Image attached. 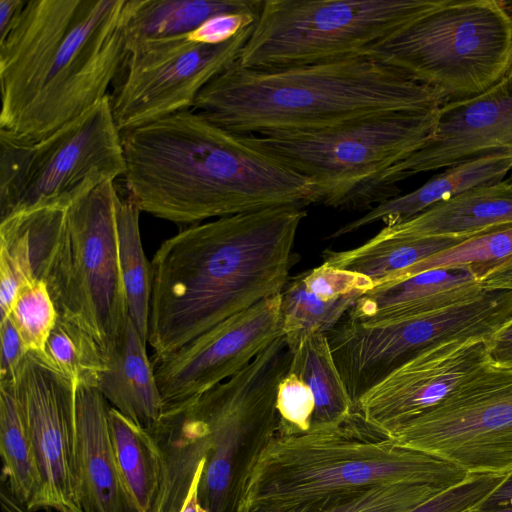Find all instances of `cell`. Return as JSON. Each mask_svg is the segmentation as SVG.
Instances as JSON below:
<instances>
[{"label": "cell", "mask_w": 512, "mask_h": 512, "mask_svg": "<svg viewBox=\"0 0 512 512\" xmlns=\"http://www.w3.org/2000/svg\"><path fill=\"white\" fill-rule=\"evenodd\" d=\"M306 216L301 206L271 207L190 225L166 239L150 263L153 361L280 294Z\"/></svg>", "instance_id": "6da1fadb"}, {"label": "cell", "mask_w": 512, "mask_h": 512, "mask_svg": "<svg viewBox=\"0 0 512 512\" xmlns=\"http://www.w3.org/2000/svg\"><path fill=\"white\" fill-rule=\"evenodd\" d=\"M127 194L141 212L194 225L318 203L312 183L190 110L121 132Z\"/></svg>", "instance_id": "7a4b0ae2"}, {"label": "cell", "mask_w": 512, "mask_h": 512, "mask_svg": "<svg viewBox=\"0 0 512 512\" xmlns=\"http://www.w3.org/2000/svg\"><path fill=\"white\" fill-rule=\"evenodd\" d=\"M130 0H29L0 40V134L35 142L106 95Z\"/></svg>", "instance_id": "3957f363"}, {"label": "cell", "mask_w": 512, "mask_h": 512, "mask_svg": "<svg viewBox=\"0 0 512 512\" xmlns=\"http://www.w3.org/2000/svg\"><path fill=\"white\" fill-rule=\"evenodd\" d=\"M230 512H317L390 483L449 488L468 473L397 443L355 412L300 430L278 421L258 436Z\"/></svg>", "instance_id": "277c9868"}, {"label": "cell", "mask_w": 512, "mask_h": 512, "mask_svg": "<svg viewBox=\"0 0 512 512\" xmlns=\"http://www.w3.org/2000/svg\"><path fill=\"white\" fill-rule=\"evenodd\" d=\"M443 101L428 87L370 56L272 69L237 61L198 94L193 111L233 134L309 131Z\"/></svg>", "instance_id": "5b68a950"}, {"label": "cell", "mask_w": 512, "mask_h": 512, "mask_svg": "<svg viewBox=\"0 0 512 512\" xmlns=\"http://www.w3.org/2000/svg\"><path fill=\"white\" fill-rule=\"evenodd\" d=\"M440 108L380 113L317 130L242 138L307 178L318 203L369 211L388 200L382 187L386 172L431 139Z\"/></svg>", "instance_id": "8992f818"}, {"label": "cell", "mask_w": 512, "mask_h": 512, "mask_svg": "<svg viewBox=\"0 0 512 512\" xmlns=\"http://www.w3.org/2000/svg\"><path fill=\"white\" fill-rule=\"evenodd\" d=\"M366 56L431 89L443 103L479 95L512 66V12L496 0H437Z\"/></svg>", "instance_id": "52a82bcc"}, {"label": "cell", "mask_w": 512, "mask_h": 512, "mask_svg": "<svg viewBox=\"0 0 512 512\" xmlns=\"http://www.w3.org/2000/svg\"><path fill=\"white\" fill-rule=\"evenodd\" d=\"M437 0H263L238 63L272 69L366 56Z\"/></svg>", "instance_id": "ba28073f"}, {"label": "cell", "mask_w": 512, "mask_h": 512, "mask_svg": "<svg viewBox=\"0 0 512 512\" xmlns=\"http://www.w3.org/2000/svg\"><path fill=\"white\" fill-rule=\"evenodd\" d=\"M124 173L121 131L109 95L38 141L0 134V220L42 207L69 208Z\"/></svg>", "instance_id": "9c48e42d"}, {"label": "cell", "mask_w": 512, "mask_h": 512, "mask_svg": "<svg viewBox=\"0 0 512 512\" xmlns=\"http://www.w3.org/2000/svg\"><path fill=\"white\" fill-rule=\"evenodd\" d=\"M291 358L282 334L229 379L163 411L176 422L196 458H205L198 496L206 512H230L239 445L248 433L278 422L277 392Z\"/></svg>", "instance_id": "30bf717a"}, {"label": "cell", "mask_w": 512, "mask_h": 512, "mask_svg": "<svg viewBox=\"0 0 512 512\" xmlns=\"http://www.w3.org/2000/svg\"><path fill=\"white\" fill-rule=\"evenodd\" d=\"M114 181L67 210V229L47 282L58 317L78 327L109 361L128 314L119 250Z\"/></svg>", "instance_id": "8fae6325"}, {"label": "cell", "mask_w": 512, "mask_h": 512, "mask_svg": "<svg viewBox=\"0 0 512 512\" xmlns=\"http://www.w3.org/2000/svg\"><path fill=\"white\" fill-rule=\"evenodd\" d=\"M511 319L512 290L484 289L468 300L405 320L364 325L344 318L327 337L355 404L423 351L453 340H489Z\"/></svg>", "instance_id": "7c38bea8"}, {"label": "cell", "mask_w": 512, "mask_h": 512, "mask_svg": "<svg viewBox=\"0 0 512 512\" xmlns=\"http://www.w3.org/2000/svg\"><path fill=\"white\" fill-rule=\"evenodd\" d=\"M388 437L468 474L512 470V369L487 364L444 401Z\"/></svg>", "instance_id": "4fadbf2b"}, {"label": "cell", "mask_w": 512, "mask_h": 512, "mask_svg": "<svg viewBox=\"0 0 512 512\" xmlns=\"http://www.w3.org/2000/svg\"><path fill=\"white\" fill-rule=\"evenodd\" d=\"M253 25L219 45L198 43L184 34L127 48L108 93L118 129L192 109L200 91L238 61Z\"/></svg>", "instance_id": "5bb4252c"}, {"label": "cell", "mask_w": 512, "mask_h": 512, "mask_svg": "<svg viewBox=\"0 0 512 512\" xmlns=\"http://www.w3.org/2000/svg\"><path fill=\"white\" fill-rule=\"evenodd\" d=\"M283 334L281 293L264 299L152 361L163 411L229 379Z\"/></svg>", "instance_id": "9a60e30c"}, {"label": "cell", "mask_w": 512, "mask_h": 512, "mask_svg": "<svg viewBox=\"0 0 512 512\" xmlns=\"http://www.w3.org/2000/svg\"><path fill=\"white\" fill-rule=\"evenodd\" d=\"M14 391L41 479V491L32 512H84L74 464L75 384L28 353L14 382Z\"/></svg>", "instance_id": "2e32d148"}, {"label": "cell", "mask_w": 512, "mask_h": 512, "mask_svg": "<svg viewBox=\"0 0 512 512\" xmlns=\"http://www.w3.org/2000/svg\"><path fill=\"white\" fill-rule=\"evenodd\" d=\"M488 340H453L429 348L364 394L354 412L388 435L426 413L489 364Z\"/></svg>", "instance_id": "e0dca14e"}, {"label": "cell", "mask_w": 512, "mask_h": 512, "mask_svg": "<svg viewBox=\"0 0 512 512\" xmlns=\"http://www.w3.org/2000/svg\"><path fill=\"white\" fill-rule=\"evenodd\" d=\"M496 152L512 153V71L487 91L445 102L431 139L389 169L382 180L388 199L397 183L419 173L449 168Z\"/></svg>", "instance_id": "ac0fdd59"}, {"label": "cell", "mask_w": 512, "mask_h": 512, "mask_svg": "<svg viewBox=\"0 0 512 512\" xmlns=\"http://www.w3.org/2000/svg\"><path fill=\"white\" fill-rule=\"evenodd\" d=\"M109 403L92 385H75L74 464L84 512H132L117 469Z\"/></svg>", "instance_id": "d6986e66"}, {"label": "cell", "mask_w": 512, "mask_h": 512, "mask_svg": "<svg viewBox=\"0 0 512 512\" xmlns=\"http://www.w3.org/2000/svg\"><path fill=\"white\" fill-rule=\"evenodd\" d=\"M67 210L42 207L12 214L0 222V316H9L19 288L49 281L67 229Z\"/></svg>", "instance_id": "ffe728a7"}, {"label": "cell", "mask_w": 512, "mask_h": 512, "mask_svg": "<svg viewBox=\"0 0 512 512\" xmlns=\"http://www.w3.org/2000/svg\"><path fill=\"white\" fill-rule=\"evenodd\" d=\"M483 290L466 267L427 270L374 286L344 318L364 325L405 320L468 300Z\"/></svg>", "instance_id": "44dd1931"}, {"label": "cell", "mask_w": 512, "mask_h": 512, "mask_svg": "<svg viewBox=\"0 0 512 512\" xmlns=\"http://www.w3.org/2000/svg\"><path fill=\"white\" fill-rule=\"evenodd\" d=\"M512 170V153L496 152L460 162L434 176L419 188L386 200L363 216L336 229L330 238H339L382 222L394 226L470 189L499 183Z\"/></svg>", "instance_id": "7402d4cb"}, {"label": "cell", "mask_w": 512, "mask_h": 512, "mask_svg": "<svg viewBox=\"0 0 512 512\" xmlns=\"http://www.w3.org/2000/svg\"><path fill=\"white\" fill-rule=\"evenodd\" d=\"M512 224V183L479 186L441 202L412 219L384 226L383 237H464Z\"/></svg>", "instance_id": "603a6c76"}, {"label": "cell", "mask_w": 512, "mask_h": 512, "mask_svg": "<svg viewBox=\"0 0 512 512\" xmlns=\"http://www.w3.org/2000/svg\"><path fill=\"white\" fill-rule=\"evenodd\" d=\"M147 342L128 317L96 388L111 407L150 430L163 413V403Z\"/></svg>", "instance_id": "cb8c5ba5"}, {"label": "cell", "mask_w": 512, "mask_h": 512, "mask_svg": "<svg viewBox=\"0 0 512 512\" xmlns=\"http://www.w3.org/2000/svg\"><path fill=\"white\" fill-rule=\"evenodd\" d=\"M263 0H130L125 50L137 43L188 34L224 13H259Z\"/></svg>", "instance_id": "d4e9b609"}, {"label": "cell", "mask_w": 512, "mask_h": 512, "mask_svg": "<svg viewBox=\"0 0 512 512\" xmlns=\"http://www.w3.org/2000/svg\"><path fill=\"white\" fill-rule=\"evenodd\" d=\"M464 237H383L378 234L348 250H324L323 263L362 274L374 286L391 282L425 259L455 246Z\"/></svg>", "instance_id": "484cf974"}, {"label": "cell", "mask_w": 512, "mask_h": 512, "mask_svg": "<svg viewBox=\"0 0 512 512\" xmlns=\"http://www.w3.org/2000/svg\"><path fill=\"white\" fill-rule=\"evenodd\" d=\"M108 420L120 480L132 512H154L162 458L149 430L110 406Z\"/></svg>", "instance_id": "4316f807"}, {"label": "cell", "mask_w": 512, "mask_h": 512, "mask_svg": "<svg viewBox=\"0 0 512 512\" xmlns=\"http://www.w3.org/2000/svg\"><path fill=\"white\" fill-rule=\"evenodd\" d=\"M288 345L292 353L290 371L307 384L315 399L312 423L350 416L354 403L336 367L327 334L307 333Z\"/></svg>", "instance_id": "83f0119b"}, {"label": "cell", "mask_w": 512, "mask_h": 512, "mask_svg": "<svg viewBox=\"0 0 512 512\" xmlns=\"http://www.w3.org/2000/svg\"><path fill=\"white\" fill-rule=\"evenodd\" d=\"M0 453L7 489L32 512L41 479L14 384L0 383Z\"/></svg>", "instance_id": "f1b7e54d"}, {"label": "cell", "mask_w": 512, "mask_h": 512, "mask_svg": "<svg viewBox=\"0 0 512 512\" xmlns=\"http://www.w3.org/2000/svg\"><path fill=\"white\" fill-rule=\"evenodd\" d=\"M140 212L128 194H121L117 209L118 250L128 314L141 336L148 341L152 270L141 242Z\"/></svg>", "instance_id": "f546056e"}, {"label": "cell", "mask_w": 512, "mask_h": 512, "mask_svg": "<svg viewBox=\"0 0 512 512\" xmlns=\"http://www.w3.org/2000/svg\"><path fill=\"white\" fill-rule=\"evenodd\" d=\"M510 261H512V224L469 237L414 265L391 282L427 270L452 267L468 268L481 282L486 276Z\"/></svg>", "instance_id": "4dcf8cb0"}, {"label": "cell", "mask_w": 512, "mask_h": 512, "mask_svg": "<svg viewBox=\"0 0 512 512\" xmlns=\"http://www.w3.org/2000/svg\"><path fill=\"white\" fill-rule=\"evenodd\" d=\"M356 301L321 299L306 288L300 274L290 277L281 292L283 335L290 343L311 332L327 334L344 319Z\"/></svg>", "instance_id": "1f68e13d"}, {"label": "cell", "mask_w": 512, "mask_h": 512, "mask_svg": "<svg viewBox=\"0 0 512 512\" xmlns=\"http://www.w3.org/2000/svg\"><path fill=\"white\" fill-rule=\"evenodd\" d=\"M46 363L75 385L96 387L108 367L93 342L75 325L58 317L46 344Z\"/></svg>", "instance_id": "d6a6232c"}, {"label": "cell", "mask_w": 512, "mask_h": 512, "mask_svg": "<svg viewBox=\"0 0 512 512\" xmlns=\"http://www.w3.org/2000/svg\"><path fill=\"white\" fill-rule=\"evenodd\" d=\"M28 351L46 363V344L58 311L45 281L23 284L14 299L9 316Z\"/></svg>", "instance_id": "836d02e7"}, {"label": "cell", "mask_w": 512, "mask_h": 512, "mask_svg": "<svg viewBox=\"0 0 512 512\" xmlns=\"http://www.w3.org/2000/svg\"><path fill=\"white\" fill-rule=\"evenodd\" d=\"M445 489L428 484H382L317 512H408Z\"/></svg>", "instance_id": "e575fe53"}, {"label": "cell", "mask_w": 512, "mask_h": 512, "mask_svg": "<svg viewBox=\"0 0 512 512\" xmlns=\"http://www.w3.org/2000/svg\"><path fill=\"white\" fill-rule=\"evenodd\" d=\"M300 276L311 293L327 301L344 298L358 300L374 288V283L368 277L325 263Z\"/></svg>", "instance_id": "d590c367"}, {"label": "cell", "mask_w": 512, "mask_h": 512, "mask_svg": "<svg viewBox=\"0 0 512 512\" xmlns=\"http://www.w3.org/2000/svg\"><path fill=\"white\" fill-rule=\"evenodd\" d=\"M276 408L281 423L300 430H306L312 424L315 411L313 393L290 369L279 384Z\"/></svg>", "instance_id": "8d00e7d4"}, {"label": "cell", "mask_w": 512, "mask_h": 512, "mask_svg": "<svg viewBox=\"0 0 512 512\" xmlns=\"http://www.w3.org/2000/svg\"><path fill=\"white\" fill-rule=\"evenodd\" d=\"M259 13H224L206 20L197 29L187 34L192 41L219 45L234 38L253 25Z\"/></svg>", "instance_id": "74e56055"}, {"label": "cell", "mask_w": 512, "mask_h": 512, "mask_svg": "<svg viewBox=\"0 0 512 512\" xmlns=\"http://www.w3.org/2000/svg\"><path fill=\"white\" fill-rule=\"evenodd\" d=\"M0 338V383L14 384L28 351L10 317L0 321Z\"/></svg>", "instance_id": "f35d334b"}, {"label": "cell", "mask_w": 512, "mask_h": 512, "mask_svg": "<svg viewBox=\"0 0 512 512\" xmlns=\"http://www.w3.org/2000/svg\"><path fill=\"white\" fill-rule=\"evenodd\" d=\"M491 364L512 369V319L488 340Z\"/></svg>", "instance_id": "ab89813d"}, {"label": "cell", "mask_w": 512, "mask_h": 512, "mask_svg": "<svg viewBox=\"0 0 512 512\" xmlns=\"http://www.w3.org/2000/svg\"><path fill=\"white\" fill-rule=\"evenodd\" d=\"M512 506V470L504 480L483 500L475 511H489Z\"/></svg>", "instance_id": "60d3db41"}, {"label": "cell", "mask_w": 512, "mask_h": 512, "mask_svg": "<svg viewBox=\"0 0 512 512\" xmlns=\"http://www.w3.org/2000/svg\"><path fill=\"white\" fill-rule=\"evenodd\" d=\"M25 3V0H0V40L6 36Z\"/></svg>", "instance_id": "b9f144b4"}, {"label": "cell", "mask_w": 512, "mask_h": 512, "mask_svg": "<svg viewBox=\"0 0 512 512\" xmlns=\"http://www.w3.org/2000/svg\"><path fill=\"white\" fill-rule=\"evenodd\" d=\"M480 284L484 289L512 290V261L486 276Z\"/></svg>", "instance_id": "7bdbcfd3"}, {"label": "cell", "mask_w": 512, "mask_h": 512, "mask_svg": "<svg viewBox=\"0 0 512 512\" xmlns=\"http://www.w3.org/2000/svg\"><path fill=\"white\" fill-rule=\"evenodd\" d=\"M204 466L205 458H203L200 464L198 465L197 471L193 477L185 501L179 512H206V510L202 507L198 496L199 484L204 470Z\"/></svg>", "instance_id": "ee69618b"}, {"label": "cell", "mask_w": 512, "mask_h": 512, "mask_svg": "<svg viewBox=\"0 0 512 512\" xmlns=\"http://www.w3.org/2000/svg\"><path fill=\"white\" fill-rule=\"evenodd\" d=\"M0 501L3 512H30L25 505L16 500L5 487L1 488Z\"/></svg>", "instance_id": "f6af8a7d"}, {"label": "cell", "mask_w": 512, "mask_h": 512, "mask_svg": "<svg viewBox=\"0 0 512 512\" xmlns=\"http://www.w3.org/2000/svg\"><path fill=\"white\" fill-rule=\"evenodd\" d=\"M473 512H512V506L499 508V509H495V510H489V511H473Z\"/></svg>", "instance_id": "bcb514c9"}, {"label": "cell", "mask_w": 512, "mask_h": 512, "mask_svg": "<svg viewBox=\"0 0 512 512\" xmlns=\"http://www.w3.org/2000/svg\"><path fill=\"white\" fill-rule=\"evenodd\" d=\"M510 70L512 71V66H511V69H510Z\"/></svg>", "instance_id": "7dc6e473"}]
</instances>
